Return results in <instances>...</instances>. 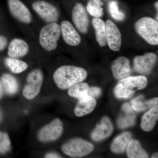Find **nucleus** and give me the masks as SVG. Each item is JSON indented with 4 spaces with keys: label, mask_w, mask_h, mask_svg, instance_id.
Wrapping results in <instances>:
<instances>
[{
    "label": "nucleus",
    "mask_w": 158,
    "mask_h": 158,
    "mask_svg": "<svg viewBox=\"0 0 158 158\" xmlns=\"http://www.w3.org/2000/svg\"><path fill=\"white\" fill-rule=\"evenodd\" d=\"M87 76V71L81 67L65 65L57 69L53 77L59 89L66 90L84 81Z\"/></svg>",
    "instance_id": "1"
},
{
    "label": "nucleus",
    "mask_w": 158,
    "mask_h": 158,
    "mask_svg": "<svg viewBox=\"0 0 158 158\" xmlns=\"http://www.w3.org/2000/svg\"><path fill=\"white\" fill-rule=\"evenodd\" d=\"M147 84V78L143 76L127 77L119 81L114 89V94L118 98H127L136 90L146 88Z\"/></svg>",
    "instance_id": "2"
},
{
    "label": "nucleus",
    "mask_w": 158,
    "mask_h": 158,
    "mask_svg": "<svg viewBox=\"0 0 158 158\" xmlns=\"http://www.w3.org/2000/svg\"><path fill=\"white\" fill-rule=\"evenodd\" d=\"M136 31L150 44H158V23L150 17H143L138 20L135 24Z\"/></svg>",
    "instance_id": "3"
},
{
    "label": "nucleus",
    "mask_w": 158,
    "mask_h": 158,
    "mask_svg": "<svg viewBox=\"0 0 158 158\" xmlns=\"http://www.w3.org/2000/svg\"><path fill=\"white\" fill-rule=\"evenodd\" d=\"M61 34L60 26L56 23H49L43 27L40 33V45L48 52L55 50L56 48L57 42Z\"/></svg>",
    "instance_id": "4"
},
{
    "label": "nucleus",
    "mask_w": 158,
    "mask_h": 158,
    "mask_svg": "<svg viewBox=\"0 0 158 158\" xmlns=\"http://www.w3.org/2000/svg\"><path fill=\"white\" fill-rule=\"evenodd\" d=\"M94 149L93 144L80 138L72 139L63 144L62 152L73 158H80L88 155Z\"/></svg>",
    "instance_id": "5"
},
{
    "label": "nucleus",
    "mask_w": 158,
    "mask_h": 158,
    "mask_svg": "<svg viewBox=\"0 0 158 158\" xmlns=\"http://www.w3.org/2000/svg\"><path fill=\"white\" fill-rule=\"evenodd\" d=\"M27 85L24 86L23 94L27 99H34L39 94L43 82V75L39 69L32 71L27 78Z\"/></svg>",
    "instance_id": "6"
},
{
    "label": "nucleus",
    "mask_w": 158,
    "mask_h": 158,
    "mask_svg": "<svg viewBox=\"0 0 158 158\" xmlns=\"http://www.w3.org/2000/svg\"><path fill=\"white\" fill-rule=\"evenodd\" d=\"M63 131L62 122L59 118H56L40 130L38 139L44 142L55 141L60 138Z\"/></svg>",
    "instance_id": "7"
},
{
    "label": "nucleus",
    "mask_w": 158,
    "mask_h": 158,
    "mask_svg": "<svg viewBox=\"0 0 158 158\" xmlns=\"http://www.w3.org/2000/svg\"><path fill=\"white\" fill-rule=\"evenodd\" d=\"M32 8L40 17L48 23H56L59 17L58 9L50 3L38 1L32 4Z\"/></svg>",
    "instance_id": "8"
},
{
    "label": "nucleus",
    "mask_w": 158,
    "mask_h": 158,
    "mask_svg": "<svg viewBox=\"0 0 158 158\" xmlns=\"http://www.w3.org/2000/svg\"><path fill=\"white\" fill-rule=\"evenodd\" d=\"M157 60V56L152 52L138 56L134 59V68L136 72L141 74H148L152 71Z\"/></svg>",
    "instance_id": "9"
},
{
    "label": "nucleus",
    "mask_w": 158,
    "mask_h": 158,
    "mask_svg": "<svg viewBox=\"0 0 158 158\" xmlns=\"http://www.w3.org/2000/svg\"><path fill=\"white\" fill-rule=\"evenodd\" d=\"M72 17L77 28L82 34H87L89 28V19L86 9L81 3H77L74 6Z\"/></svg>",
    "instance_id": "10"
},
{
    "label": "nucleus",
    "mask_w": 158,
    "mask_h": 158,
    "mask_svg": "<svg viewBox=\"0 0 158 158\" xmlns=\"http://www.w3.org/2000/svg\"><path fill=\"white\" fill-rule=\"evenodd\" d=\"M106 39L110 49L114 52L120 51L122 45V35L119 29L112 21L108 19L106 23Z\"/></svg>",
    "instance_id": "11"
},
{
    "label": "nucleus",
    "mask_w": 158,
    "mask_h": 158,
    "mask_svg": "<svg viewBox=\"0 0 158 158\" xmlns=\"http://www.w3.org/2000/svg\"><path fill=\"white\" fill-rule=\"evenodd\" d=\"M8 6L12 15L21 22L29 24L32 17L29 9L20 0H8Z\"/></svg>",
    "instance_id": "12"
},
{
    "label": "nucleus",
    "mask_w": 158,
    "mask_h": 158,
    "mask_svg": "<svg viewBox=\"0 0 158 158\" xmlns=\"http://www.w3.org/2000/svg\"><path fill=\"white\" fill-rule=\"evenodd\" d=\"M61 34L65 42L72 46L78 45L81 42V37L76 30L69 21H63L61 23Z\"/></svg>",
    "instance_id": "13"
},
{
    "label": "nucleus",
    "mask_w": 158,
    "mask_h": 158,
    "mask_svg": "<svg viewBox=\"0 0 158 158\" xmlns=\"http://www.w3.org/2000/svg\"><path fill=\"white\" fill-rule=\"evenodd\" d=\"M112 70L115 78L122 79L129 77L131 73L129 59L124 56H120L113 61Z\"/></svg>",
    "instance_id": "14"
},
{
    "label": "nucleus",
    "mask_w": 158,
    "mask_h": 158,
    "mask_svg": "<svg viewBox=\"0 0 158 158\" xmlns=\"http://www.w3.org/2000/svg\"><path fill=\"white\" fill-rule=\"evenodd\" d=\"M113 131V125L110 118L103 117L91 133V138L95 141H102L111 135Z\"/></svg>",
    "instance_id": "15"
},
{
    "label": "nucleus",
    "mask_w": 158,
    "mask_h": 158,
    "mask_svg": "<svg viewBox=\"0 0 158 158\" xmlns=\"http://www.w3.org/2000/svg\"><path fill=\"white\" fill-rule=\"evenodd\" d=\"M96 106L95 99L92 97L86 95L79 99L75 108V114L78 117H81L91 113Z\"/></svg>",
    "instance_id": "16"
},
{
    "label": "nucleus",
    "mask_w": 158,
    "mask_h": 158,
    "mask_svg": "<svg viewBox=\"0 0 158 158\" xmlns=\"http://www.w3.org/2000/svg\"><path fill=\"white\" fill-rule=\"evenodd\" d=\"M28 44L22 39L15 38L9 44L8 55L11 58H18L25 56L28 53Z\"/></svg>",
    "instance_id": "17"
},
{
    "label": "nucleus",
    "mask_w": 158,
    "mask_h": 158,
    "mask_svg": "<svg viewBox=\"0 0 158 158\" xmlns=\"http://www.w3.org/2000/svg\"><path fill=\"white\" fill-rule=\"evenodd\" d=\"M123 114L118 118L117 124L120 128H126L132 126L135 122L136 116L132 108L128 103H125L122 107Z\"/></svg>",
    "instance_id": "18"
},
{
    "label": "nucleus",
    "mask_w": 158,
    "mask_h": 158,
    "mask_svg": "<svg viewBox=\"0 0 158 158\" xmlns=\"http://www.w3.org/2000/svg\"><path fill=\"white\" fill-rule=\"evenodd\" d=\"M158 118V105L151 108L142 116L141 127L144 131H150L154 127Z\"/></svg>",
    "instance_id": "19"
},
{
    "label": "nucleus",
    "mask_w": 158,
    "mask_h": 158,
    "mask_svg": "<svg viewBox=\"0 0 158 158\" xmlns=\"http://www.w3.org/2000/svg\"><path fill=\"white\" fill-rule=\"evenodd\" d=\"M92 25L95 30L96 41L101 47L106 46L107 44L106 23L99 18H94L92 19Z\"/></svg>",
    "instance_id": "20"
},
{
    "label": "nucleus",
    "mask_w": 158,
    "mask_h": 158,
    "mask_svg": "<svg viewBox=\"0 0 158 158\" xmlns=\"http://www.w3.org/2000/svg\"><path fill=\"white\" fill-rule=\"evenodd\" d=\"M158 98L145 101L144 97L141 95L134 99L131 101L132 108L137 112L144 111L158 105Z\"/></svg>",
    "instance_id": "21"
},
{
    "label": "nucleus",
    "mask_w": 158,
    "mask_h": 158,
    "mask_svg": "<svg viewBox=\"0 0 158 158\" xmlns=\"http://www.w3.org/2000/svg\"><path fill=\"white\" fill-rule=\"evenodd\" d=\"M131 135L129 132L123 133L115 138L111 144V149L113 152L119 153L123 152L127 149L131 141Z\"/></svg>",
    "instance_id": "22"
},
{
    "label": "nucleus",
    "mask_w": 158,
    "mask_h": 158,
    "mask_svg": "<svg viewBox=\"0 0 158 158\" xmlns=\"http://www.w3.org/2000/svg\"><path fill=\"white\" fill-rule=\"evenodd\" d=\"M4 91L9 95H14L19 89V84L16 79L10 74L5 73L1 77Z\"/></svg>",
    "instance_id": "23"
},
{
    "label": "nucleus",
    "mask_w": 158,
    "mask_h": 158,
    "mask_svg": "<svg viewBox=\"0 0 158 158\" xmlns=\"http://www.w3.org/2000/svg\"><path fill=\"white\" fill-rule=\"evenodd\" d=\"M127 154L130 158H148V155L141 147L139 141L131 139L127 148Z\"/></svg>",
    "instance_id": "24"
},
{
    "label": "nucleus",
    "mask_w": 158,
    "mask_h": 158,
    "mask_svg": "<svg viewBox=\"0 0 158 158\" xmlns=\"http://www.w3.org/2000/svg\"><path fill=\"white\" fill-rule=\"evenodd\" d=\"M5 63L7 67L12 73H20L27 70L28 64L22 60L14 58H7L5 60Z\"/></svg>",
    "instance_id": "25"
},
{
    "label": "nucleus",
    "mask_w": 158,
    "mask_h": 158,
    "mask_svg": "<svg viewBox=\"0 0 158 158\" xmlns=\"http://www.w3.org/2000/svg\"><path fill=\"white\" fill-rule=\"evenodd\" d=\"M89 86L86 83H79L69 88L68 94L69 96L74 98H82L88 95Z\"/></svg>",
    "instance_id": "26"
},
{
    "label": "nucleus",
    "mask_w": 158,
    "mask_h": 158,
    "mask_svg": "<svg viewBox=\"0 0 158 158\" xmlns=\"http://www.w3.org/2000/svg\"><path fill=\"white\" fill-rule=\"evenodd\" d=\"M103 3L100 0H89L87 10L89 14L95 18L101 17L103 15V9L101 6Z\"/></svg>",
    "instance_id": "27"
},
{
    "label": "nucleus",
    "mask_w": 158,
    "mask_h": 158,
    "mask_svg": "<svg viewBox=\"0 0 158 158\" xmlns=\"http://www.w3.org/2000/svg\"><path fill=\"white\" fill-rule=\"evenodd\" d=\"M11 149V141L9 135L0 131V155L7 153Z\"/></svg>",
    "instance_id": "28"
},
{
    "label": "nucleus",
    "mask_w": 158,
    "mask_h": 158,
    "mask_svg": "<svg viewBox=\"0 0 158 158\" xmlns=\"http://www.w3.org/2000/svg\"><path fill=\"white\" fill-rule=\"evenodd\" d=\"M109 10L111 16L116 20L122 21L125 15L123 12L119 11L118 4L116 1H112L109 4Z\"/></svg>",
    "instance_id": "29"
},
{
    "label": "nucleus",
    "mask_w": 158,
    "mask_h": 158,
    "mask_svg": "<svg viewBox=\"0 0 158 158\" xmlns=\"http://www.w3.org/2000/svg\"><path fill=\"white\" fill-rule=\"evenodd\" d=\"M102 93L101 89L97 87H92L89 88L88 90V95L93 98H97L101 95Z\"/></svg>",
    "instance_id": "30"
},
{
    "label": "nucleus",
    "mask_w": 158,
    "mask_h": 158,
    "mask_svg": "<svg viewBox=\"0 0 158 158\" xmlns=\"http://www.w3.org/2000/svg\"><path fill=\"white\" fill-rule=\"evenodd\" d=\"M7 44V39L5 37L0 36V51L3 50Z\"/></svg>",
    "instance_id": "31"
},
{
    "label": "nucleus",
    "mask_w": 158,
    "mask_h": 158,
    "mask_svg": "<svg viewBox=\"0 0 158 158\" xmlns=\"http://www.w3.org/2000/svg\"><path fill=\"white\" fill-rule=\"evenodd\" d=\"M45 158H61V157H60V156L58 154L56 153L49 152L46 155Z\"/></svg>",
    "instance_id": "32"
},
{
    "label": "nucleus",
    "mask_w": 158,
    "mask_h": 158,
    "mask_svg": "<svg viewBox=\"0 0 158 158\" xmlns=\"http://www.w3.org/2000/svg\"><path fill=\"white\" fill-rule=\"evenodd\" d=\"M4 91V90L2 84V82L0 81V99L2 97Z\"/></svg>",
    "instance_id": "33"
},
{
    "label": "nucleus",
    "mask_w": 158,
    "mask_h": 158,
    "mask_svg": "<svg viewBox=\"0 0 158 158\" xmlns=\"http://www.w3.org/2000/svg\"><path fill=\"white\" fill-rule=\"evenodd\" d=\"M152 158H158V153H157L154 154L152 156Z\"/></svg>",
    "instance_id": "34"
},
{
    "label": "nucleus",
    "mask_w": 158,
    "mask_h": 158,
    "mask_svg": "<svg viewBox=\"0 0 158 158\" xmlns=\"http://www.w3.org/2000/svg\"><path fill=\"white\" fill-rule=\"evenodd\" d=\"M2 112L0 110V122L2 120Z\"/></svg>",
    "instance_id": "35"
},
{
    "label": "nucleus",
    "mask_w": 158,
    "mask_h": 158,
    "mask_svg": "<svg viewBox=\"0 0 158 158\" xmlns=\"http://www.w3.org/2000/svg\"><path fill=\"white\" fill-rule=\"evenodd\" d=\"M158 2H156V3L155 6H156V9H157V11H158Z\"/></svg>",
    "instance_id": "36"
}]
</instances>
